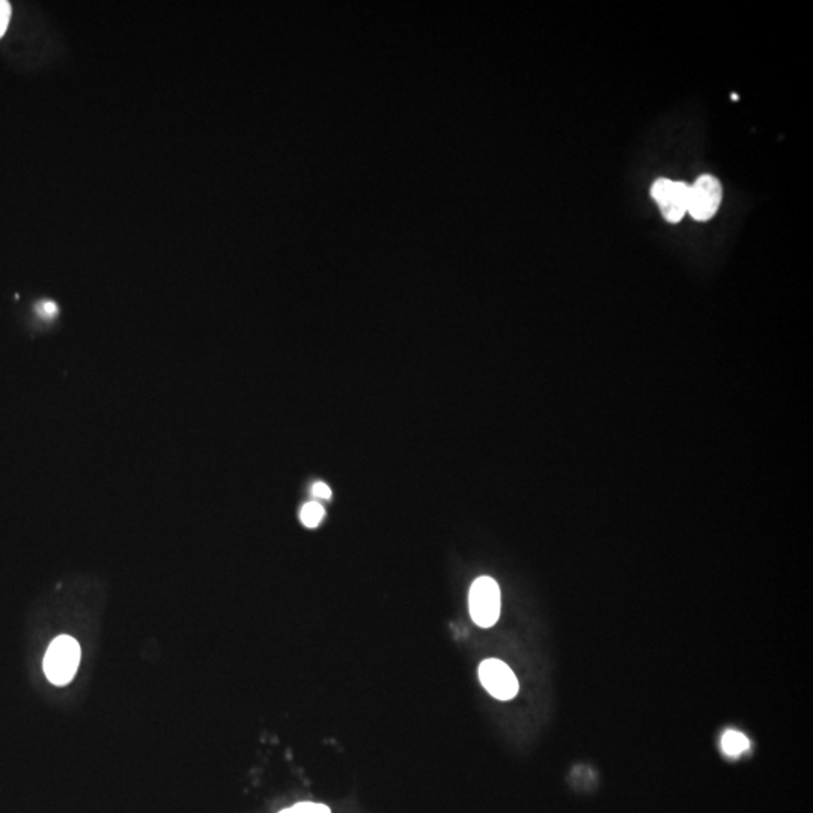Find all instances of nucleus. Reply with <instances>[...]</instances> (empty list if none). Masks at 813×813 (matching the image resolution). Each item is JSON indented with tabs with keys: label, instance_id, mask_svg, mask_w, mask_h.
<instances>
[{
	"label": "nucleus",
	"instance_id": "9",
	"mask_svg": "<svg viewBox=\"0 0 813 813\" xmlns=\"http://www.w3.org/2000/svg\"><path fill=\"white\" fill-rule=\"evenodd\" d=\"M11 19V5L0 0V38L4 37Z\"/></svg>",
	"mask_w": 813,
	"mask_h": 813
},
{
	"label": "nucleus",
	"instance_id": "7",
	"mask_svg": "<svg viewBox=\"0 0 813 813\" xmlns=\"http://www.w3.org/2000/svg\"><path fill=\"white\" fill-rule=\"evenodd\" d=\"M324 517H326V511H324L323 506L318 502H308L303 506L302 511H300V520H302V523L305 524L306 527H309V529L320 526Z\"/></svg>",
	"mask_w": 813,
	"mask_h": 813
},
{
	"label": "nucleus",
	"instance_id": "5",
	"mask_svg": "<svg viewBox=\"0 0 813 813\" xmlns=\"http://www.w3.org/2000/svg\"><path fill=\"white\" fill-rule=\"evenodd\" d=\"M479 680L484 689L499 701H511L518 693V680L508 664L497 658H488L479 666Z\"/></svg>",
	"mask_w": 813,
	"mask_h": 813
},
{
	"label": "nucleus",
	"instance_id": "2",
	"mask_svg": "<svg viewBox=\"0 0 813 813\" xmlns=\"http://www.w3.org/2000/svg\"><path fill=\"white\" fill-rule=\"evenodd\" d=\"M469 609L473 622L479 627L490 628L499 621L500 589L491 577H479L469 592Z\"/></svg>",
	"mask_w": 813,
	"mask_h": 813
},
{
	"label": "nucleus",
	"instance_id": "10",
	"mask_svg": "<svg viewBox=\"0 0 813 813\" xmlns=\"http://www.w3.org/2000/svg\"><path fill=\"white\" fill-rule=\"evenodd\" d=\"M312 494H314L317 499H330L332 497V490H330L329 485L324 484V482H317L312 487Z\"/></svg>",
	"mask_w": 813,
	"mask_h": 813
},
{
	"label": "nucleus",
	"instance_id": "6",
	"mask_svg": "<svg viewBox=\"0 0 813 813\" xmlns=\"http://www.w3.org/2000/svg\"><path fill=\"white\" fill-rule=\"evenodd\" d=\"M750 747L749 738L738 731H726L722 738V750L728 756H740Z\"/></svg>",
	"mask_w": 813,
	"mask_h": 813
},
{
	"label": "nucleus",
	"instance_id": "8",
	"mask_svg": "<svg viewBox=\"0 0 813 813\" xmlns=\"http://www.w3.org/2000/svg\"><path fill=\"white\" fill-rule=\"evenodd\" d=\"M279 813H332V810L326 804L303 801V803L294 804V806L288 807V809H284Z\"/></svg>",
	"mask_w": 813,
	"mask_h": 813
},
{
	"label": "nucleus",
	"instance_id": "12",
	"mask_svg": "<svg viewBox=\"0 0 813 813\" xmlns=\"http://www.w3.org/2000/svg\"><path fill=\"white\" fill-rule=\"evenodd\" d=\"M732 100L737 101L738 100V95L737 94H732Z\"/></svg>",
	"mask_w": 813,
	"mask_h": 813
},
{
	"label": "nucleus",
	"instance_id": "3",
	"mask_svg": "<svg viewBox=\"0 0 813 813\" xmlns=\"http://www.w3.org/2000/svg\"><path fill=\"white\" fill-rule=\"evenodd\" d=\"M723 187L714 175H701L689 189L687 213L698 220L707 222L713 219L722 204Z\"/></svg>",
	"mask_w": 813,
	"mask_h": 813
},
{
	"label": "nucleus",
	"instance_id": "11",
	"mask_svg": "<svg viewBox=\"0 0 813 813\" xmlns=\"http://www.w3.org/2000/svg\"><path fill=\"white\" fill-rule=\"evenodd\" d=\"M41 308H43V314L46 315V317L50 318L53 317V315L58 314V306H56L55 303L52 302L43 303V306H41Z\"/></svg>",
	"mask_w": 813,
	"mask_h": 813
},
{
	"label": "nucleus",
	"instance_id": "4",
	"mask_svg": "<svg viewBox=\"0 0 813 813\" xmlns=\"http://www.w3.org/2000/svg\"><path fill=\"white\" fill-rule=\"evenodd\" d=\"M689 189L681 181L658 178L651 187V195L660 208L661 216L669 223H678L683 220L689 208Z\"/></svg>",
	"mask_w": 813,
	"mask_h": 813
},
{
	"label": "nucleus",
	"instance_id": "1",
	"mask_svg": "<svg viewBox=\"0 0 813 813\" xmlns=\"http://www.w3.org/2000/svg\"><path fill=\"white\" fill-rule=\"evenodd\" d=\"M79 642L71 636H59L50 643L44 657V673L55 686H67L79 669Z\"/></svg>",
	"mask_w": 813,
	"mask_h": 813
}]
</instances>
